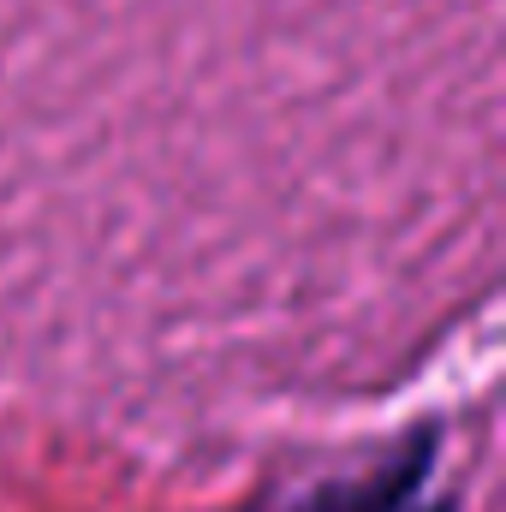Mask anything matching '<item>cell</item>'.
Wrapping results in <instances>:
<instances>
[{
  "mask_svg": "<svg viewBox=\"0 0 506 512\" xmlns=\"http://www.w3.org/2000/svg\"><path fill=\"white\" fill-rule=\"evenodd\" d=\"M435 441H441V429H417L411 441L393 447V459H381V465L358 471V477L316 483L310 495H298V501H286L274 512H399V507H411V495L435 471Z\"/></svg>",
  "mask_w": 506,
  "mask_h": 512,
  "instance_id": "cell-1",
  "label": "cell"
},
{
  "mask_svg": "<svg viewBox=\"0 0 506 512\" xmlns=\"http://www.w3.org/2000/svg\"><path fill=\"white\" fill-rule=\"evenodd\" d=\"M399 512H459L453 501H435V507H399Z\"/></svg>",
  "mask_w": 506,
  "mask_h": 512,
  "instance_id": "cell-2",
  "label": "cell"
}]
</instances>
